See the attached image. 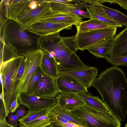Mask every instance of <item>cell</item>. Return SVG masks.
Masks as SVG:
<instances>
[{
  "label": "cell",
  "mask_w": 127,
  "mask_h": 127,
  "mask_svg": "<svg viewBox=\"0 0 127 127\" xmlns=\"http://www.w3.org/2000/svg\"><path fill=\"white\" fill-rule=\"evenodd\" d=\"M98 1L101 3H103L105 2H109L111 4L117 3L122 8L127 10V0H98Z\"/></svg>",
  "instance_id": "cell-31"
},
{
  "label": "cell",
  "mask_w": 127,
  "mask_h": 127,
  "mask_svg": "<svg viewBox=\"0 0 127 127\" xmlns=\"http://www.w3.org/2000/svg\"><path fill=\"white\" fill-rule=\"evenodd\" d=\"M82 21V18L75 15L51 11L43 16L37 23H64L76 26Z\"/></svg>",
  "instance_id": "cell-15"
},
{
  "label": "cell",
  "mask_w": 127,
  "mask_h": 127,
  "mask_svg": "<svg viewBox=\"0 0 127 127\" xmlns=\"http://www.w3.org/2000/svg\"><path fill=\"white\" fill-rule=\"evenodd\" d=\"M24 58V55L18 56L6 63L0 68L2 87L1 99L4 104L6 117L10 113L11 105L16 98V89L19 81L17 75Z\"/></svg>",
  "instance_id": "cell-5"
},
{
  "label": "cell",
  "mask_w": 127,
  "mask_h": 127,
  "mask_svg": "<svg viewBox=\"0 0 127 127\" xmlns=\"http://www.w3.org/2000/svg\"><path fill=\"white\" fill-rule=\"evenodd\" d=\"M0 127H15L9 125L5 119L1 121L0 122Z\"/></svg>",
  "instance_id": "cell-36"
},
{
  "label": "cell",
  "mask_w": 127,
  "mask_h": 127,
  "mask_svg": "<svg viewBox=\"0 0 127 127\" xmlns=\"http://www.w3.org/2000/svg\"><path fill=\"white\" fill-rule=\"evenodd\" d=\"M40 66L45 75L54 79L59 74V71L55 61L53 58L44 52Z\"/></svg>",
  "instance_id": "cell-21"
},
{
  "label": "cell",
  "mask_w": 127,
  "mask_h": 127,
  "mask_svg": "<svg viewBox=\"0 0 127 127\" xmlns=\"http://www.w3.org/2000/svg\"><path fill=\"white\" fill-rule=\"evenodd\" d=\"M47 113L50 117H59L71 123L84 127H88L84 120L73 114L70 111L62 108L57 104L47 110Z\"/></svg>",
  "instance_id": "cell-19"
},
{
  "label": "cell",
  "mask_w": 127,
  "mask_h": 127,
  "mask_svg": "<svg viewBox=\"0 0 127 127\" xmlns=\"http://www.w3.org/2000/svg\"><path fill=\"white\" fill-rule=\"evenodd\" d=\"M76 26L77 32H86L112 27L108 24L93 18L82 21Z\"/></svg>",
  "instance_id": "cell-23"
},
{
  "label": "cell",
  "mask_w": 127,
  "mask_h": 127,
  "mask_svg": "<svg viewBox=\"0 0 127 127\" xmlns=\"http://www.w3.org/2000/svg\"><path fill=\"white\" fill-rule=\"evenodd\" d=\"M98 70L96 67L69 71H59V73L67 74L77 79L86 88L91 86L96 78Z\"/></svg>",
  "instance_id": "cell-16"
},
{
  "label": "cell",
  "mask_w": 127,
  "mask_h": 127,
  "mask_svg": "<svg viewBox=\"0 0 127 127\" xmlns=\"http://www.w3.org/2000/svg\"><path fill=\"white\" fill-rule=\"evenodd\" d=\"M57 125L62 126L64 127H84L69 121L66 123L60 124Z\"/></svg>",
  "instance_id": "cell-35"
},
{
  "label": "cell",
  "mask_w": 127,
  "mask_h": 127,
  "mask_svg": "<svg viewBox=\"0 0 127 127\" xmlns=\"http://www.w3.org/2000/svg\"><path fill=\"white\" fill-rule=\"evenodd\" d=\"M26 107L23 105L20 104L16 110L14 114L17 116L18 118L25 116L29 112V111L26 109Z\"/></svg>",
  "instance_id": "cell-32"
},
{
  "label": "cell",
  "mask_w": 127,
  "mask_h": 127,
  "mask_svg": "<svg viewBox=\"0 0 127 127\" xmlns=\"http://www.w3.org/2000/svg\"><path fill=\"white\" fill-rule=\"evenodd\" d=\"M0 35L1 34L2 27L8 20L6 16V5L5 0L0 2Z\"/></svg>",
  "instance_id": "cell-30"
},
{
  "label": "cell",
  "mask_w": 127,
  "mask_h": 127,
  "mask_svg": "<svg viewBox=\"0 0 127 127\" xmlns=\"http://www.w3.org/2000/svg\"><path fill=\"white\" fill-rule=\"evenodd\" d=\"M125 127H127V123L125 125Z\"/></svg>",
  "instance_id": "cell-38"
},
{
  "label": "cell",
  "mask_w": 127,
  "mask_h": 127,
  "mask_svg": "<svg viewBox=\"0 0 127 127\" xmlns=\"http://www.w3.org/2000/svg\"><path fill=\"white\" fill-rule=\"evenodd\" d=\"M46 127H64L62 126L55 124H51Z\"/></svg>",
  "instance_id": "cell-37"
},
{
  "label": "cell",
  "mask_w": 127,
  "mask_h": 127,
  "mask_svg": "<svg viewBox=\"0 0 127 127\" xmlns=\"http://www.w3.org/2000/svg\"><path fill=\"white\" fill-rule=\"evenodd\" d=\"M51 124L50 118L47 112L26 126L21 127H46Z\"/></svg>",
  "instance_id": "cell-28"
},
{
  "label": "cell",
  "mask_w": 127,
  "mask_h": 127,
  "mask_svg": "<svg viewBox=\"0 0 127 127\" xmlns=\"http://www.w3.org/2000/svg\"><path fill=\"white\" fill-rule=\"evenodd\" d=\"M18 100L20 104L26 106L29 111L47 110L57 103L56 98L42 97L27 93L21 94Z\"/></svg>",
  "instance_id": "cell-9"
},
{
  "label": "cell",
  "mask_w": 127,
  "mask_h": 127,
  "mask_svg": "<svg viewBox=\"0 0 127 127\" xmlns=\"http://www.w3.org/2000/svg\"><path fill=\"white\" fill-rule=\"evenodd\" d=\"M105 59L114 66L122 65L127 66V56L112 57L107 55Z\"/></svg>",
  "instance_id": "cell-29"
},
{
  "label": "cell",
  "mask_w": 127,
  "mask_h": 127,
  "mask_svg": "<svg viewBox=\"0 0 127 127\" xmlns=\"http://www.w3.org/2000/svg\"><path fill=\"white\" fill-rule=\"evenodd\" d=\"M43 54L44 51L40 49L24 55V71L16 88V98L21 93L26 92L31 78L36 68L40 65Z\"/></svg>",
  "instance_id": "cell-7"
},
{
  "label": "cell",
  "mask_w": 127,
  "mask_h": 127,
  "mask_svg": "<svg viewBox=\"0 0 127 127\" xmlns=\"http://www.w3.org/2000/svg\"><path fill=\"white\" fill-rule=\"evenodd\" d=\"M56 98L57 104L68 111H70L85 104L77 94L60 93Z\"/></svg>",
  "instance_id": "cell-18"
},
{
  "label": "cell",
  "mask_w": 127,
  "mask_h": 127,
  "mask_svg": "<svg viewBox=\"0 0 127 127\" xmlns=\"http://www.w3.org/2000/svg\"><path fill=\"white\" fill-rule=\"evenodd\" d=\"M110 111L120 121L127 113V80L122 69L117 66L102 72L92 84Z\"/></svg>",
  "instance_id": "cell-1"
},
{
  "label": "cell",
  "mask_w": 127,
  "mask_h": 127,
  "mask_svg": "<svg viewBox=\"0 0 127 127\" xmlns=\"http://www.w3.org/2000/svg\"><path fill=\"white\" fill-rule=\"evenodd\" d=\"M18 100V98H16L12 103L10 109V113L11 112L13 113L15 112L16 109L20 104Z\"/></svg>",
  "instance_id": "cell-34"
},
{
  "label": "cell",
  "mask_w": 127,
  "mask_h": 127,
  "mask_svg": "<svg viewBox=\"0 0 127 127\" xmlns=\"http://www.w3.org/2000/svg\"><path fill=\"white\" fill-rule=\"evenodd\" d=\"M6 16L26 30L51 11L48 3L43 0H5Z\"/></svg>",
  "instance_id": "cell-2"
},
{
  "label": "cell",
  "mask_w": 127,
  "mask_h": 127,
  "mask_svg": "<svg viewBox=\"0 0 127 127\" xmlns=\"http://www.w3.org/2000/svg\"><path fill=\"white\" fill-rule=\"evenodd\" d=\"M72 26L64 23L37 22L33 25L27 30L43 37L59 32L64 29L70 30Z\"/></svg>",
  "instance_id": "cell-13"
},
{
  "label": "cell",
  "mask_w": 127,
  "mask_h": 127,
  "mask_svg": "<svg viewBox=\"0 0 127 127\" xmlns=\"http://www.w3.org/2000/svg\"><path fill=\"white\" fill-rule=\"evenodd\" d=\"M44 74L41 69L40 65L38 66L35 70L31 78L26 93L32 94L36 85Z\"/></svg>",
  "instance_id": "cell-27"
},
{
  "label": "cell",
  "mask_w": 127,
  "mask_h": 127,
  "mask_svg": "<svg viewBox=\"0 0 127 127\" xmlns=\"http://www.w3.org/2000/svg\"><path fill=\"white\" fill-rule=\"evenodd\" d=\"M45 0L48 3L51 11L71 14L81 18H91L87 11L86 12L81 9L85 8L81 0H75L72 3L64 4L53 2L51 0Z\"/></svg>",
  "instance_id": "cell-12"
},
{
  "label": "cell",
  "mask_w": 127,
  "mask_h": 127,
  "mask_svg": "<svg viewBox=\"0 0 127 127\" xmlns=\"http://www.w3.org/2000/svg\"><path fill=\"white\" fill-rule=\"evenodd\" d=\"M55 81L59 93L77 94L88 92L87 89L81 83L69 75L59 73Z\"/></svg>",
  "instance_id": "cell-10"
},
{
  "label": "cell",
  "mask_w": 127,
  "mask_h": 127,
  "mask_svg": "<svg viewBox=\"0 0 127 127\" xmlns=\"http://www.w3.org/2000/svg\"><path fill=\"white\" fill-rule=\"evenodd\" d=\"M24 28L16 22L8 19L2 29L1 34L5 43L14 49L18 56L40 49L43 38Z\"/></svg>",
  "instance_id": "cell-3"
},
{
  "label": "cell",
  "mask_w": 127,
  "mask_h": 127,
  "mask_svg": "<svg viewBox=\"0 0 127 127\" xmlns=\"http://www.w3.org/2000/svg\"><path fill=\"white\" fill-rule=\"evenodd\" d=\"M47 110H42L36 111H29L25 116L19 118L18 121L19 122L20 127L26 126L30 122L34 120L46 113Z\"/></svg>",
  "instance_id": "cell-26"
},
{
  "label": "cell",
  "mask_w": 127,
  "mask_h": 127,
  "mask_svg": "<svg viewBox=\"0 0 127 127\" xmlns=\"http://www.w3.org/2000/svg\"><path fill=\"white\" fill-rule=\"evenodd\" d=\"M117 29L116 27H109L86 32H77L75 35L77 46L79 50L83 51L102 40L113 38Z\"/></svg>",
  "instance_id": "cell-8"
},
{
  "label": "cell",
  "mask_w": 127,
  "mask_h": 127,
  "mask_svg": "<svg viewBox=\"0 0 127 127\" xmlns=\"http://www.w3.org/2000/svg\"><path fill=\"white\" fill-rule=\"evenodd\" d=\"M82 3L89 13L91 18L99 20L110 25L112 27H122L108 16L101 6V3L98 0H83Z\"/></svg>",
  "instance_id": "cell-11"
},
{
  "label": "cell",
  "mask_w": 127,
  "mask_h": 127,
  "mask_svg": "<svg viewBox=\"0 0 127 127\" xmlns=\"http://www.w3.org/2000/svg\"><path fill=\"white\" fill-rule=\"evenodd\" d=\"M39 47L54 59L59 72L67 69L71 56L79 50L75 35L62 37L59 32L43 37Z\"/></svg>",
  "instance_id": "cell-4"
},
{
  "label": "cell",
  "mask_w": 127,
  "mask_h": 127,
  "mask_svg": "<svg viewBox=\"0 0 127 127\" xmlns=\"http://www.w3.org/2000/svg\"><path fill=\"white\" fill-rule=\"evenodd\" d=\"M108 55L112 57L127 56V27L114 37Z\"/></svg>",
  "instance_id": "cell-17"
},
{
  "label": "cell",
  "mask_w": 127,
  "mask_h": 127,
  "mask_svg": "<svg viewBox=\"0 0 127 127\" xmlns=\"http://www.w3.org/2000/svg\"><path fill=\"white\" fill-rule=\"evenodd\" d=\"M84 101L85 104L99 110L110 111L103 102L98 96H95L87 92L81 93L77 94Z\"/></svg>",
  "instance_id": "cell-22"
},
{
  "label": "cell",
  "mask_w": 127,
  "mask_h": 127,
  "mask_svg": "<svg viewBox=\"0 0 127 127\" xmlns=\"http://www.w3.org/2000/svg\"><path fill=\"white\" fill-rule=\"evenodd\" d=\"M0 68L6 63L18 56L11 47L7 44L1 35H0Z\"/></svg>",
  "instance_id": "cell-24"
},
{
  "label": "cell",
  "mask_w": 127,
  "mask_h": 127,
  "mask_svg": "<svg viewBox=\"0 0 127 127\" xmlns=\"http://www.w3.org/2000/svg\"><path fill=\"white\" fill-rule=\"evenodd\" d=\"M8 120V123L10 125L15 127L18 126L17 120L18 118L15 115L11 112L7 116Z\"/></svg>",
  "instance_id": "cell-33"
},
{
  "label": "cell",
  "mask_w": 127,
  "mask_h": 127,
  "mask_svg": "<svg viewBox=\"0 0 127 127\" xmlns=\"http://www.w3.org/2000/svg\"><path fill=\"white\" fill-rule=\"evenodd\" d=\"M59 94L55 79L44 74L36 85L32 94L45 97L55 98Z\"/></svg>",
  "instance_id": "cell-14"
},
{
  "label": "cell",
  "mask_w": 127,
  "mask_h": 127,
  "mask_svg": "<svg viewBox=\"0 0 127 127\" xmlns=\"http://www.w3.org/2000/svg\"><path fill=\"white\" fill-rule=\"evenodd\" d=\"M101 5L105 13L111 19L122 26L127 27V16L118 10L108 7L101 4Z\"/></svg>",
  "instance_id": "cell-25"
},
{
  "label": "cell",
  "mask_w": 127,
  "mask_h": 127,
  "mask_svg": "<svg viewBox=\"0 0 127 127\" xmlns=\"http://www.w3.org/2000/svg\"><path fill=\"white\" fill-rule=\"evenodd\" d=\"M113 38L102 40L90 46L87 50L96 57L105 58L111 47Z\"/></svg>",
  "instance_id": "cell-20"
},
{
  "label": "cell",
  "mask_w": 127,
  "mask_h": 127,
  "mask_svg": "<svg viewBox=\"0 0 127 127\" xmlns=\"http://www.w3.org/2000/svg\"><path fill=\"white\" fill-rule=\"evenodd\" d=\"M70 112L84 120L88 127H121V121L110 111L99 110L85 104Z\"/></svg>",
  "instance_id": "cell-6"
}]
</instances>
